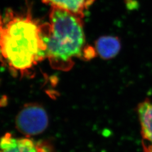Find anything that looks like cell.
<instances>
[{"mask_svg":"<svg viewBox=\"0 0 152 152\" xmlns=\"http://www.w3.org/2000/svg\"><path fill=\"white\" fill-rule=\"evenodd\" d=\"M94 48L97 55L102 59H112L120 53L121 49V40L116 36H104L96 40Z\"/></svg>","mask_w":152,"mask_h":152,"instance_id":"52a82bcc","label":"cell"},{"mask_svg":"<svg viewBox=\"0 0 152 152\" xmlns=\"http://www.w3.org/2000/svg\"><path fill=\"white\" fill-rule=\"evenodd\" d=\"M46 58L56 69L68 71L73 60L82 59L87 45L83 19L56 7H51L49 22L42 24Z\"/></svg>","mask_w":152,"mask_h":152,"instance_id":"7a4b0ae2","label":"cell"},{"mask_svg":"<svg viewBox=\"0 0 152 152\" xmlns=\"http://www.w3.org/2000/svg\"><path fill=\"white\" fill-rule=\"evenodd\" d=\"M48 125V114L38 104L25 105L15 118L17 130L26 136L39 135L46 130Z\"/></svg>","mask_w":152,"mask_h":152,"instance_id":"3957f363","label":"cell"},{"mask_svg":"<svg viewBox=\"0 0 152 152\" xmlns=\"http://www.w3.org/2000/svg\"><path fill=\"white\" fill-rule=\"evenodd\" d=\"M51 7H56L83 19L85 12L96 0H41Z\"/></svg>","mask_w":152,"mask_h":152,"instance_id":"8992f818","label":"cell"},{"mask_svg":"<svg viewBox=\"0 0 152 152\" xmlns=\"http://www.w3.org/2000/svg\"><path fill=\"white\" fill-rule=\"evenodd\" d=\"M42 24L31 13L11 9L0 15V55L11 70L24 75L46 58Z\"/></svg>","mask_w":152,"mask_h":152,"instance_id":"6da1fadb","label":"cell"},{"mask_svg":"<svg viewBox=\"0 0 152 152\" xmlns=\"http://www.w3.org/2000/svg\"><path fill=\"white\" fill-rule=\"evenodd\" d=\"M0 152H38L37 144L24 137H15L10 133L0 139Z\"/></svg>","mask_w":152,"mask_h":152,"instance_id":"5b68a950","label":"cell"},{"mask_svg":"<svg viewBox=\"0 0 152 152\" xmlns=\"http://www.w3.org/2000/svg\"><path fill=\"white\" fill-rule=\"evenodd\" d=\"M141 128L143 152H152V102L146 99L136 108Z\"/></svg>","mask_w":152,"mask_h":152,"instance_id":"277c9868","label":"cell"}]
</instances>
